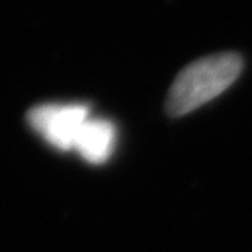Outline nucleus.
Wrapping results in <instances>:
<instances>
[{
    "mask_svg": "<svg viewBox=\"0 0 252 252\" xmlns=\"http://www.w3.org/2000/svg\"><path fill=\"white\" fill-rule=\"evenodd\" d=\"M241 70L243 59L236 53L215 54L187 65L169 90L165 110L170 117L193 112L231 87Z\"/></svg>",
    "mask_w": 252,
    "mask_h": 252,
    "instance_id": "1",
    "label": "nucleus"
},
{
    "mask_svg": "<svg viewBox=\"0 0 252 252\" xmlns=\"http://www.w3.org/2000/svg\"><path fill=\"white\" fill-rule=\"evenodd\" d=\"M90 110L84 103H46L36 105L28 112L27 120L32 128L58 149H74L77 136Z\"/></svg>",
    "mask_w": 252,
    "mask_h": 252,
    "instance_id": "2",
    "label": "nucleus"
},
{
    "mask_svg": "<svg viewBox=\"0 0 252 252\" xmlns=\"http://www.w3.org/2000/svg\"><path fill=\"white\" fill-rule=\"evenodd\" d=\"M117 138V129L112 122L102 118H89L82 126L74 149L79 151L90 164H103L110 158Z\"/></svg>",
    "mask_w": 252,
    "mask_h": 252,
    "instance_id": "3",
    "label": "nucleus"
}]
</instances>
